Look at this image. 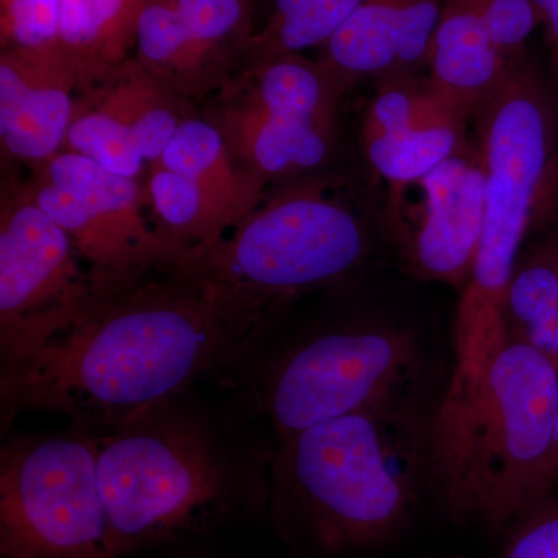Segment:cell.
Listing matches in <instances>:
<instances>
[{
    "mask_svg": "<svg viewBox=\"0 0 558 558\" xmlns=\"http://www.w3.org/2000/svg\"><path fill=\"white\" fill-rule=\"evenodd\" d=\"M194 39L229 65L244 58L252 40L250 0H172Z\"/></svg>",
    "mask_w": 558,
    "mask_h": 558,
    "instance_id": "26",
    "label": "cell"
},
{
    "mask_svg": "<svg viewBox=\"0 0 558 558\" xmlns=\"http://www.w3.org/2000/svg\"><path fill=\"white\" fill-rule=\"evenodd\" d=\"M143 197L154 229L182 259L202 255L230 231L196 183L160 160L146 168Z\"/></svg>",
    "mask_w": 558,
    "mask_h": 558,
    "instance_id": "21",
    "label": "cell"
},
{
    "mask_svg": "<svg viewBox=\"0 0 558 558\" xmlns=\"http://www.w3.org/2000/svg\"><path fill=\"white\" fill-rule=\"evenodd\" d=\"M61 0H0L2 50L58 43Z\"/></svg>",
    "mask_w": 558,
    "mask_h": 558,
    "instance_id": "27",
    "label": "cell"
},
{
    "mask_svg": "<svg viewBox=\"0 0 558 558\" xmlns=\"http://www.w3.org/2000/svg\"><path fill=\"white\" fill-rule=\"evenodd\" d=\"M28 185L3 186L0 205V359L21 357L78 319L101 282Z\"/></svg>",
    "mask_w": 558,
    "mask_h": 558,
    "instance_id": "9",
    "label": "cell"
},
{
    "mask_svg": "<svg viewBox=\"0 0 558 558\" xmlns=\"http://www.w3.org/2000/svg\"><path fill=\"white\" fill-rule=\"evenodd\" d=\"M62 150L80 154L123 178L138 180L146 171V160L131 135L78 97L75 98V110Z\"/></svg>",
    "mask_w": 558,
    "mask_h": 558,
    "instance_id": "25",
    "label": "cell"
},
{
    "mask_svg": "<svg viewBox=\"0 0 558 558\" xmlns=\"http://www.w3.org/2000/svg\"><path fill=\"white\" fill-rule=\"evenodd\" d=\"M421 349L400 326L343 323L293 341L250 385L277 440L417 387Z\"/></svg>",
    "mask_w": 558,
    "mask_h": 558,
    "instance_id": "7",
    "label": "cell"
},
{
    "mask_svg": "<svg viewBox=\"0 0 558 558\" xmlns=\"http://www.w3.org/2000/svg\"><path fill=\"white\" fill-rule=\"evenodd\" d=\"M519 61H510L495 46L480 0H447L425 69L439 90L469 119L505 83Z\"/></svg>",
    "mask_w": 558,
    "mask_h": 558,
    "instance_id": "15",
    "label": "cell"
},
{
    "mask_svg": "<svg viewBox=\"0 0 558 558\" xmlns=\"http://www.w3.org/2000/svg\"><path fill=\"white\" fill-rule=\"evenodd\" d=\"M80 80L60 44L0 54V140L3 153L38 168L64 148Z\"/></svg>",
    "mask_w": 558,
    "mask_h": 558,
    "instance_id": "12",
    "label": "cell"
},
{
    "mask_svg": "<svg viewBox=\"0 0 558 558\" xmlns=\"http://www.w3.org/2000/svg\"><path fill=\"white\" fill-rule=\"evenodd\" d=\"M502 558H558V488L509 524Z\"/></svg>",
    "mask_w": 558,
    "mask_h": 558,
    "instance_id": "28",
    "label": "cell"
},
{
    "mask_svg": "<svg viewBox=\"0 0 558 558\" xmlns=\"http://www.w3.org/2000/svg\"><path fill=\"white\" fill-rule=\"evenodd\" d=\"M473 119L486 205L453 344L461 354L487 357L509 339L506 300L521 245L558 215V117L545 81L523 58Z\"/></svg>",
    "mask_w": 558,
    "mask_h": 558,
    "instance_id": "5",
    "label": "cell"
},
{
    "mask_svg": "<svg viewBox=\"0 0 558 558\" xmlns=\"http://www.w3.org/2000/svg\"><path fill=\"white\" fill-rule=\"evenodd\" d=\"M142 7L143 0H61L58 43L78 73V92L132 57Z\"/></svg>",
    "mask_w": 558,
    "mask_h": 558,
    "instance_id": "20",
    "label": "cell"
},
{
    "mask_svg": "<svg viewBox=\"0 0 558 558\" xmlns=\"http://www.w3.org/2000/svg\"><path fill=\"white\" fill-rule=\"evenodd\" d=\"M368 226L317 179L293 180L260 201L194 259L223 284L282 310L286 303L343 281L368 258Z\"/></svg>",
    "mask_w": 558,
    "mask_h": 558,
    "instance_id": "6",
    "label": "cell"
},
{
    "mask_svg": "<svg viewBox=\"0 0 558 558\" xmlns=\"http://www.w3.org/2000/svg\"><path fill=\"white\" fill-rule=\"evenodd\" d=\"M234 159L264 182L299 180L317 170L332 150L336 132L274 116L223 87L215 110Z\"/></svg>",
    "mask_w": 558,
    "mask_h": 558,
    "instance_id": "14",
    "label": "cell"
},
{
    "mask_svg": "<svg viewBox=\"0 0 558 558\" xmlns=\"http://www.w3.org/2000/svg\"><path fill=\"white\" fill-rule=\"evenodd\" d=\"M495 46L510 61L524 58L526 40L542 24L534 0H480Z\"/></svg>",
    "mask_w": 558,
    "mask_h": 558,
    "instance_id": "29",
    "label": "cell"
},
{
    "mask_svg": "<svg viewBox=\"0 0 558 558\" xmlns=\"http://www.w3.org/2000/svg\"><path fill=\"white\" fill-rule=\"evenodd\" d=\"M537 5L542 24L548 28L550 50H553V64L558 78V0H534Z\"/></svg>",
    "mask_w": 558,
    "mask_h": 558,
    "instance_id": "30",
    "label": "cell"
},
{
    "mask_svg": "<svg viewBox=\"0 0 558 558\" xmlns=\"http://www.w3.org/2000/svg\"><path fill=\"white\" fill-rule=\"evenodd\" d=\"M558 488V411L556 417V428H554L553 447L548 459V468L545 475V495Z\"/></svg>",
    "mask_w": 558,
    "mask_h": 558,
    "instance_id": "31",
    "label": "cell"
},
{
    "mask_svg": "<svg viewBox=\"0 0 558 558\" xmlns=\"http://www.w3.org/2000/svg\"><path fill=\"white\" fill-rule=\"evenodd\" d=\"M486 179L475 140L435 170L388 186L384 222L414 277L464 289L484 227Z\"/></svg>",
    "mask_w": 558,
    "mask_h": 558,
    "instance_id": "11",
    "label": "cell"
},
{
    "mask_svg": "<svg viewBox=\"0 0 558 558\" xmlns=\"http://www.w3.org/2000/svg\"><path fill=\"white\" fill-rule=\"evenodd\" d=\"M0 546L7 558H117L100 478L97 435L13 436L0 454Z\"/></svg>",
    "mask_w": 558,
    "mask_h": 558,
    "instance_id": "8",
    "label": "cell"
},
{
    "mask_svg": "<svg viewBox=\"0 0 558 558\" xmlns=\"http://www.w3.org/2000/svg\"><path fill=\"white\" fill-rule=\"evenodd\" d=\"M160 161L196 183L230 230L263 201L266 182L234 159L211 121L186 117Z\"/></svg>",
    "mask_w": 558,
    "mask_h": 558,
    "instance_id": "16",
    "label": "cell"
},
{
    "mask_svg": "<svg viewBox=\"0 0 558 558\" xmlns=\"http://www.w3.org/2000/svg\"><path fill=\"white\" fill-rule=\"evenodd\" d=\"M117 554L185 532L247 495L269 494L270 453L241 444L190 392L95 433Z\"/></svg>",
    "mask_w": 558,
    "mask_h": 558,
    "instance_id": "4",
    "label": "cell"
},
{
    "mask_svg": "<svg viewBox=\"0 0 558 558\" xmlns=\"http://www.w3.org/2000/svg\"><path fill=\"white\" fill-rule=\"evenodd\" d=\"M279 311L194 259L102 284L69 328L2 362L3 422L50 411L101 432L247 360Z\"/></svg>",
    "mask_w": 558,
    "mask_h": 558,
    "instance_id": "1",
    "label": "cell"
},
{
    "mask_svg": "<svg viewBox=\"0 0 558 558\" xmlns=\"http://www.w3.org/2000/svg\"><path fill=\"white\" fill-rule=\"evenodd\" d=\"M363 0H275L266 25L250 40L245 69L325 46Z\"/></svg>",
    "mask_w": 558,
    "mask_h": 558,
    "instance_id": "23",
    "label": "cell"
},
{
    "mask_svg": "<svg viewBox=\"0 0 558 558\" xmlns=\"http://www.w3.org/2000/svg\"><path fill=\"white\" fill-rule=\"evenodd\" d=\"M447 0H363L323 46L322 60L349 84L425 68Z\"/></svg>",
    "mask_w": 558,
    "mask_h": 558,
    "instance_id": "13",
    "label": "cell"
},
{
    "mask_svg": "<svg viewBox=\"0 0 558 558\" xmlns=\"http://www.w3.org/2000/svg\"><path fill=\"white\" fill-rule=\"evenodd\" d=\"M468 121L395 132H362L366 160L388 186L410 182L435 170L465 143Z\"/></svg>",
    "mask_w": 558,
    "mask_h": 558,
    "instance_id": "24",
    "label": "cell"
},
{
    "mask_svg": "<svg viewBox=\"0 0 558 558\" xmlns=\"http://www.w3.org/2000/svg\"><path fill=\"white\" fill-rule=\"evenodd\" d=\"M36 170L33 197L69 234L98 281L183 260L146 218L140 180L113 174L69 150Z\"/></svg>",
    "mask_w": 558,
    "mask_h": 558,
    "instance_id": "10",
    "label": "cell"
},
{
    "mask_svg": "<svg viewBox=\"0 0 558 558\" xmlns=\"http://www.w3.org/2000/svg\"><path fill=\"white\" fill-rule=\"evenodd\" d=\"M76 97L123 128L146 163L161 159L179 124L190 117L186 101L154 78L134 57Z\"/></svg>",
    "mask_w": 558,
    "mask_h": 558,
    "instance_id": "18",
    "label": "cell"
},
{
    "mask_svg": "<svg viewBox=\"0 0 558 558\" xmlns=\"http://www.w3.org/2000/svg\"><path fill=\"white\" fill-rule=\"evenodd\" d=\"M223 87L236 92L258 108L284 119L336 132L337 108L351 84L323 60L300 53L282 54L244 69Z\"/></svg>",
    "mask_w": 558,
    "mask_h": 558,
    "instance_id": "17",
    "label": "cell"
},
{
    "mask_svg": "<svg viewBox=\"0 0 558 558\" xmlns=\"http://www.w3.org/2000/svg\"><path fill=\"white\" fill-rule=\"evenodd\" d=\"M436 405L417 387L277 440L269 495L328 554L379 546L429 492Z\"/></svg>",
    "mask_w": 558,
    "mask_h": 558,
    "instance_id": "2",
    "label": "cell"
},
{
    "mask_svg": "<svg viewBox=\"0 0 558 558\" xmlns=\"http://www.w3.org/2000/svg\"><path fill=\"white\" fill-rule=\"evenodd\" d=\"M506 322L509 339L526 341L558 366V231L517 263Z\"/></svg>",
    "mask_w": 558,
    "mask_h": 558,
    "instance_id": "22",
    "label": "cell"
},
{
    "mask_svg": "<svg viewBox=\"0 0 558 558\" xmlns=\"http://www.w3.org/2000/svg\"><path fill=\"white\" fill-rule=\"evenodd\" d=\"M134 58L185 101L230 81L229 65L194 39L172 0H143Z\"/></svg>",
    "mask_w": 558,
    "mask_h": 558,
    "instance_id": "19",
    "label": "cell"
},
{
    "mask_svg": "<svg viewBox=\"0 0 558 558\" xmlns=\"http://www.w3.org/2000/svg\"><path fill=\"white\" fill-rule=\"evenodd\" d=\"M558 366L509 339L478 377L444 389L429 425V492L453 523L509 526L545 497Z\"/></svg>",
    "mask_w": 558,
    "mask_h": 558,
    "instance_id": "3",
    "label": "cell"
}]
</instances>
